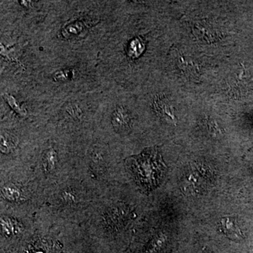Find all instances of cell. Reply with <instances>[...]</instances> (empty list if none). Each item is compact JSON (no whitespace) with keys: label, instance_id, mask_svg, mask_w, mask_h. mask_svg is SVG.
I'll return each instance as SVG.
<instances>
[{"label":"cell","instance_id":"8fae6325","mask_svg":"<svg viewBox=\"0 0 253 253\" xmlns=\"http://www.w3.org/2000/svg\"><path fill=\"white\" fill-rule=\"evenodd\" d=\"M3 195L5 198L11 201H16L21 197V193L19 190L14 186H4L2 190Z\"/></svg>","mask_w":253,"mask_h":253},{"label":"cell","instance_id":"6da1fadb","mask_svg":"<svg viewBox=\"0 0 253 253\" xmlns=\"http://www.w3.org/2000/svg\"><path fill=\"white\" fill-rule=\"evenodd\" d=\"M157 155L155 156L152 161H149L151 155L149 156H143L138 159L139 163L136 162L134 159V163L139 165V172L136 173L139 176V180L142 179L143 182L146 184L149 183L150 186L154 185L156 182V175L160 176L161 172L163 171L162 161L157 163L159 159H157Z\"/></svg>","mask_w":253,"mask_h":253},{"label":"cell","instance_id":"8992f818","mask_svg":"<svg viewBox=\"0 0 253 253\" xmlns=\"http://www.w3.org/2000/svg\"><path fill=\"white\" fill-rule=\"evenodd\" d=\"M177 64L179 69L188 76H194L198 71L197 65L192 61V59H186L185 56H180L177 59Z\"/></svg>","mask_w":253,"mask_h":253},{"label":"cell","instance_id":"7a4b0ae2","mask_svg":"<svg viewBox=\"0 0 253 253\" xmlns=\"http://www.w3.org/2000/svg\"><path fill=\"white\" fill-rule=\"evenodd\" d=\"M154 107L156 112L163 119L172 124L176 123L172 103L167 98L160 97L155 100Z\"/></svg>","mask_w":253,"mask_h":253},{"label":"cell","instance_id":"5bb4252c","mask_svg":"<svg viewBox=\"0 0 253 253\" xmlns=\"http://www.w3.org/2000/svg\"><path fill=\"white\" fill-rule=\"evenodd\" d=\"M1 54L10 60L16 61L18 58V50L14 46L10 49H6V47L1 44Z\"/></svg>","mask_w":253,"mask_h":253},{"label":"cell","instance_id":"30bf717a","mask_svg":"<svg viewBox=\"0 0 253 253\" xmlns=\"http://www.w3.org/2000/svg\"><path fill=\"white\" fill-rule=\"evenodd\" d=\"M14 221L10 219H2L1 220V226H2V230L4 234L10 236L17 233L19 229H18V226L14 224Z\"/></svg>","mask_w":253,"mask_h":253},{"label":"cell","instance_id":"5b68a950","mask_svg":"<svg viewBox=\"0 0 253 253\" xmlns=\"http://www.w3.org/2000/svg\"><path fill=\"white\" fill-rule=\"evenodd\" d=\"M145 50V42L141 38H136L132 40L128 45L126 53L131 59L139 57Z\"/></svg>","mask_w":253,"mask_h":253},{"label":"cell","instance_id":"9a60e30c","mask_svg":"<svg viewBox=\"0 0 253 253\" xmlns=\"http://www.w3.org/2000/svg\"><path fill=\"white\" fill-rule=\"evenodd\" d=\"M21 4L24 5L25 6H28V5H31V1H20ZM32 3V2H31Z\"/></svg>","mask_w":253,"mask_h":253},{"label":"cell","instance_id":"277c9868","mask_svg":"<svg viewBox=\"0 0 253 253\" xmlns=\"http://www.w3.org/2000/svg\"><path fill=\"white\" fill-rule=\"evenodd\" d=\"M88 27L83 21H75L62 30V35L67 39L81 38L87 33Z\"/></svg>","mask_w":253,"mask_h":253},{"label":"cell","instance_id":"7c38bea8","mask_svg":"<svg viewBox=\"0 0 253 253\" xmlns=\"http://www.w3.org/2000/svg\"><path fill=\"white\" fill-rule=\"evenodd\" d=\"M14 143L9 134H1V151L4 154H8L14 149Z\"/></svg>","mask_w":253,"mask_h":253},{"label":"cell","instance_id":"4fadbf2b","mask_svg":"<svg viewBox=\"0 0 253 253\" xmlns=\"http://www.w3.org/2000/svg\"><path fill=\"white\" fill-rule=\"evenodd\" d=\"M73 76H74V71L72 70H62L55 73L54 79L56 81H66L71 79Z\"/></svg>","mask_w":253,"mask_h":253},{"label":"cell","instance_id":"9c48e42d","mask_svg":"<svg viewBox=\"0 0 253 253\" xmlns=\"http://www.w3.org/2000/svg\"><path fill=\"white\" fill-rule=\"evenodd\" d=\"M4 98L8 104L9 105L10 107L14 110L15 112L18 113L19 116H22V117H26L27 116V111L23 109L22 106H20L19 103L18 102L17 100L15 99L14 96L10 94H4Z\"/></svg>","mask_w":253,"mask_h":253},{"label":"cell","instance_id":"ba28073f","mask_svg":"<svg viewBox=\"0 0 253 253\" xmlns=\"http://www.w3.org/2000/svg\"><path fill=\"white\" fill-rule=\"evenodd\" d=\"M57 161V155L54 149H49L44 154V165L48 172L54 170Z\"/></svg>","mask_w":253,"mask_h":253},{"label":"cell","instance_id":"3957f363","mask_svg":"<svg viewBox=\"0 0 253 253\" xmlns=\"http://www.w3.org/2000/svg\"><path fill=\"white\" fill-rule=\"evenodd\" d=\"M131 118L127 110L118 107L113 113L112 123L117 131H126L129 128Z\"/></svg>","mask_w":253,"mask_h":253},{"label":"cell","instance_id":"52a82bcc","mask_svg":"<svg viewBox=\"0 0 253 253\" xmlns=\"http://www.w3.org/2000/svg\"><path fill=\"white\" fill-rule=\"evenodd\" d=\"M221 225L224 228V233L231 239H240L241 236L239 227L234 221L229 218H225L221 221Z\"/></svg>","mask_w":253,"mask_h":253}]
</instances>
